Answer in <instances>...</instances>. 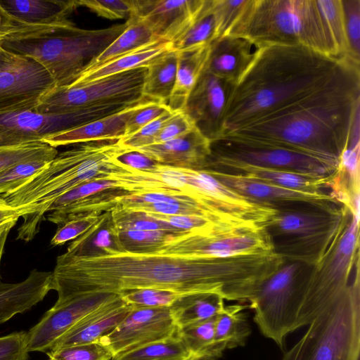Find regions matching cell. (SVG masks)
<instances>
[{
	"instance_id": "1f68e13d",
	"label": "cell",
	"mask_w": 360,
	"mask_h": 360,
	"mask_svg": "<svg viewBox=\"0 0 360 360\" xmlns=\"http://www.w3.org/2000/svg\"><path fill=\"white\" fill-rule=\"evenodd\" d=\"M171 49H172L171 42L164 41L155 42L82 74L70 86L86 84L115 74L140 67H146L155 58Z\"/></svg>"
},
{
	"instance_id": "91938a15",
	"label": "cell",
	"mask_w": 360,
	"mask_h": 360,
	"mask_svg": "<svg viewBox=\"0 0 360 360\" xmlns=\"http://www.w3.org/2000/svg\"><path fill=\"white\" fill-rule=\"evenodd\" d=\"M13 54L0 45V69L12 58Z\"/></svg>"
},
{
	"instance_id": "484cf974",
	"label": "cell",
	"mask_w": 360,
	"mask_h": 360,
	"mask_svg": "<svg viewBox=\"0 0 360 360\" xmlns=\"http://www.w3.org/2000/svg\"><path fill=\"white\" fill-rule=\"evenodd\" d=\"M0 4L11 15L28 24L68 30L77 27L68 18L79 7L77 0H0Z\"/></svg>"
},
{
	"instance_id": "603a6c76",
	"label": "cell",
	"mask_w": 360,
	"mask_h": 360,
	"mask_svg": "<svg viewBox=\"0 0 360 360\" xmlns=\"http://www.w3.org/2000/svg\"><path fill=\"white\" fill-rule=\"evenodd\" d=\"M132 309L133 306L125 302L120 295L77 323L49 351L98 340L120 324Z\"/></svg>"
},
{
	"instance_id": "f6af8a7d",
	"label": "cell",
	"mask_w": 360,
	"mask_h": 360,
	"mask_svg": "<svg viewBox=\"0 0 360 360\" xmlns=\"http://www.w3.org/2000/svg\"><path fill=\"white\" fill-rule=\"evenodd\" d=\"M169 110L167 104L143 98L132 108L126 122L124 137L134 134L143 127Z\"/></svg>"
},
{
	"instance_id": "3957f363",
	"label": "cell",
	"mask_w": 360,
	"mask_h": 360,
	"mask_svg": "<svg viewBox=\"0 0 360 360\" xmlns=\"http://www.w3.org/2000/svg\"><path fill=\"white\" fill-rule=\"evenodd\" d=\"M360 104V70L227 134L340 161Z\"/></svg>"
},
{
	"instance_id": "f35d334b",
	"label": "cell",
	"mask_w": 360,
	"mask_h": 360,
	"mask_svg": "<svg viewBox=\"0 0 360 360\" xmlns=\"http://www.w3.org/2000/svg\"><path fill=\"white\" fill-rule=\"evenodd\" d=\"M57 155L56 148L41 141L0 146V172L22 162L50 161Z\"/></svg>"
},
{
	"instance_id": "44dd1931",
	"label": "cell",
	"mask_w": 360,
	"mask_h": 360,
	"mask_svg": "<svg viewBox=\"0 0 360 360\" xmlns=\"http://www.w3.org/2000/svg\"><path fill=\"white\" fill-rule=\"evenodd\" d=\"M134 150L160 165L191 169H205L212 153L211 141L197 128L179 138Z\"/></svg>"
},
{
	"instance_id": "680465c9",
	"label": "cell",
	"mask_w": 360,
	"mask_h": 360,
	"mask_svg": "<svg viewBox=\"0 0 360 360\" xmlns=\"http://www.w3.org/2000/svg\"><path fill=\"white\" fill-rule=\"evenodd\" d=\"M16 224L15 222L9 223L0 229V281H1V262L6 245V242L10 231Z\"/></svg>"
},
{
	"instance_id": "e0dca14e",
	"label": "cell",
	"mask_w": 360,
	"mask_h": 360,
	"mask_svg": "<svg viewBox=\"0 0 360 360\" xmlns=\"http://www.w3.org/2000/svg\"><path fill=\"white\" fill-rule=\"evenodd\" d=\"M169 307H134L112 330L98 340L114 356L176 335Z\"/></svg>"
},
{
	"instance_id": "7a4b0ae2",
	"label": "cell",
	"mask_w": 360,
	"mask_h": 360,
	"mask_svg": "<svg viewBox=\"0 0 360 360\" xmlns=\"http://www.w3.org/2000/svg\"><path fill=\"white\" fill-rule=\"evenodd\" d=\"M359 65L307 47L256 46L233 85L224 114V135L251 124L345 77Z\"/></svg>"
},
{
	"instance_id": "cb8c5ba5",
	"label": "cell",
	"mask_w": 360,
	"mask_h": 360,
	"mask_svg": "<svg viewBox=\"0 0 360 360\" xmlns=\"http://www.w3.org/2000/svg\"><path fill=\"white\" fill-rule=\"evenodd\" d=\"M52 271L33 269L22 281H0V324L31 309L52 290Z\"/></svg>"
},
{
	"instance_id": "83f0119b",
	"label": "cell",
	"mask_w": 360,
	"mask_h": 360,
	"mask_svg": "<svg viewBox=\"0 0 360 360\" xmlns=\"http://www.w3.org/2000/svg\"><path fill=\"white\" fill-rule=\"evenodd\" d=\"M124 251L111 212L106 211L91 228L70 243L66 253L76 257H94Z\"/></svg>"
},
{
	"instance_id": "5bb4252c",
	"label": "cell",
	"mask_w": 360,
	"mask_h": 360,
	"mask_svg": "<svg viewBox=\"0 0 360 360\" xmlns=\"http://www.w3.org/2000/svg\"><path fill=\"white\" fill-rule=\"evenodd\" d=\"M134 105L108 104L55 113L25 110L0 115V146L41 141L48 136L112 115Z\"/></svg>"
},
{
	"instance_id": "8992f818",
	"label": "cell",
	"mask_w": 360,
	"mask_h": 360,
	"mask_svg": "<svg viewBox=\"0 0 360 360\" xmlns=\"http://www.w3.org/2000/svg\"><path fill=\"white\" fill-rule=\"evenodd\" d=\"M127 26L125 22L101 30L76 27L49 32L10 38L1 46L13 53L33 59L48 72L56 86L66 87L78 79Z\"/></svg>"
},
{
	"instance_id": "277c9868",
	"label": "cell",
	"mask_w": 360,
	"mask_h": 360,
	"mask_svg": "<svg viewBox=\"0 0 360 360\" xmlns=\"http://www.w3.org/2000/svg\"><path fill=\"white\" fill-rule=\"evenodd\" d=\"M119 140H100L81 143L46 163L22 184L0 195L11 206L26 207L30 214L18 229V240H31L51 205L69 191L89 181L112 179L133 173L117 160L127 149Z\"/></svg>"
},
{
	"instance_id": "f546056e",
	"label": "cell",
	"mask_w": 360,
	"mask_h": 360,
	"mask_svg": "<svg viewBox=\"0 0 360 360\" xmlns=\"http://www.w3.org/2000/svg\"><path fill=\"white\" fill-rule=\"evenodd\" d=\"M248 305L243 303L225 305L216 316L214 344L222 356L225 350L243 346L251 333L245 312Z\"/></svg>"
},
{
	"instance_id": "d6a6232c",
	"label": "cell",
	"mask_w": 360,
	"mask_h": 360,
	"mask_svg": "<svg viewBox=\"0 0 360 360\" xmlns=\"http://www.w3.org/2000/svg\"><path fill=\"white\" fill-rule=\"evenodd\" d=\"M224 300L214 293L185 294L180 295L169 309L176 325L181 327L216 316L225 307Z\"/></svg>"
},
{
	"instance_id": "9f6ffc18",
	"label": "cell",
	"mask_w": 360,
	"mask_h": 360,
	"mask_svg": "<svg viewBox=\"0 0 360 360\" xmlns=\"http://www.w3.org/2000/svg\"><path fill=\"white\" fill-rule=\"evenodd\" d=\"M117 160L127 167L141 172H151L160 165L155 160L134 150L124 151L117 157Z\"/></svg>"
},
{
	"instance_id": "ee69618b",
	"label": "cell",
	"mask_w": 360,
	"mask_h": 360,
	"mask_svg": "<svg viewBox=\"0 0 360 360\" xmlns=\"http://www.w3.org/2000/svg\"><path fill=\"white\" fill-rule=\"evenodd\" d=\"M127 304L134 307H169L181 294L157 289L142 288L120 294Z\"/></svg>"
},
{
	"instance_id": "db71d44e",
	"label": "cell",
	"mask_w": 360,
	"mask_h": 360,
	"mask_svg": "<svg viewBox=\"0 0 360 360\" xmlns=\"http://www.w3.org/2000/svg\"><path fill=\"white\" fill-rule=\"evenodd\" d=\"M195 128L194 122L184 111H176L160 129L154 143H165L179 138Z\"/></svg>"
},
{
	"instance_id": "bcb514c9",
	"label": "cell",
	"mask_w": 360,
	"mask_h": 360,
	"mask_svg": "<svg viewBox=\"0 0 360 360\" xmlns=\"http://www.w3.org/2000/svg\"><path fill=\"white\" fill-rule=\"evenodd\" d=\"M57 31H68V30L53 26L26 23L11 15L0 4V45L2 41L10 38Z\"/></svg>"
},
{
	"instance_id": "2e32d148",
	"label": "cell",
	"mask_w": 360,
	"mask_h": 360,
	"mask_svg": "<svg viewBox=\"0 0 360 360\" xmlns=\"http://www.w3.org/2000/svg\"><path fill=\"white\" fill-rule=\"evenodd\" d=\"M120 295L110 292L89 293L55 304L27 332L29 352H48L77 323Z\"/></svg>"
},
{
	"instance_id": "8fae6325",
	"label": "cell",
	"mask_w": 360,
	"mask_h": 360,
	"mask_svg": "<svg viewBox=\"0 0 360 360\" xmlns=\"http://www.w3.org/2000/svg\"><path fill=\"white\" fill-rule=\"evenodd\" d=\"M146 72V67H140L86 84L55 86L32 111L55 113L108 104H136L143 98Z\"/></svg>"
},
{
	"instance_id": "8d00e7d4",
	"label": "cell",
	"mask_w": 360,
	"mask_h": 360,
	"mask_svg": "<svg viewBox=\"0 0 360 360\" xmlns=\"http://www.w3.org/2000/svg\"><path fill=\"white\" fill-rule=\"evenodd\" d=\"M189 358L185 346L175 335L115 355L112 360H188Z\"/></svg>"
},
{
	"instance_id": "9c48e42d",
	"label": "cell",
	"mask_w": 360,
	"mask_h": 360,
	"mask_svg": "<svg viewBox=\"0 0 360 360\" xmlns=\"http://www.w3.org/2000/svg\"><path fill=\"white\" fill-rule=\"evenodd\" d=\"M359 219L351 212L345 229L323 258L302 269L303 301L299 328L308 326L327 307L344 294L359 275Z\"/></svg>"
},
{
	"instance_id": "11a10c76",
	"label": "cell",
	"mask_w": 360,
	"mask_h": 360,
	"mask_svg": "<svg viewBox=\"0 0 360 360\" xmlns=\"http://www.w3.org/2000/svg\"><path fill=\"white\" fill-rule=\"evenodd\" d=\"M146 213L155 219L165 221L174 228L181 231H192L207 230L216 227L225 228L206 218L198 216L169 215L150 212Z\"/></svg>"
},
{
	"instance_id": "b9f144b4",
	"label": "cell",
	"mask_w": 360,
	"mask_h": 360,
	"mask_svg": "<svg viewBox=\"0 0 360 360\" xmlns=\"http://www.w3.org/2000/svg\"><path fill=\"white\" fill-rule=\"evenodd\" d=\"M46 354L49 360H110L114 356L110 349L98 340L58 348Z\"/></svg>"
},
{
	"instance_id": "52a82bcc",
	"label": "cell",
	"mask_w": 360,
	"mask_h": 360,
	"mask_svg": "<svg viewBox=\"0 0 360 360\" xmlns=\"http://www.w3.org/2000/svg\"><path fill=\"white\" fill-rule=\"evenodd\" d=\"M349 214L342 204H292L278 208L265 229L285 260L311 266L323 258Z\"/></svg>"
},
{
	"instance_id": "94428289",
	"label": "cell",
	"mask_w": 360,
	"mask_h": 360,
	"mask_svg": "<svg viewBox=\"0 0 360 360\" xmlns=\"http://www.w3.org/2000/svg\"><path fill=\"white\" fill-rule=\"evenodd\" d=\"M0 141H1V140H0Z\"/></svg>"
},
{
	"instance_id": "4fadbf2b",
	"label": "cell",
	"mask_w": 360,
	"mask_h": 360,
	"mask_svg": "<svg viewBox=\"0 0 360 360\" xmlns=\"http://www.w3.org/2000/svg\"><path fill=\"white\" fill-rule=\"evenodd\" d=\"M273 250V242L266 229L244 230L216 227L170 235L152 254L217 259Z\"/></svg>"
},
{
	"instance_id": "74e56055",
	"label": "cell",
	"mask_w": 360,
	"mask_h": 360,
	"mask_svg": "<svg viewBox=\"0 0 360 360\" xmlns=\"http://www.w3.org/2000/svg\"><path fill=\"white\" fill-rule=\"evenodd\" d=\"M316 3L331 37L337 57L352 62L349 58L342 1L316 0Z\"/></svg>"
},
{
	"instance_id": "60d3db41",
	"label": "cell",
	"mask_w": 360,
	"mask_h": 360,
	"mask_svg": "<svg viewBox=\"0 0 360 360\" xmlns=\"http://www.w3.org/2000/svg\"><path fill=\"white\" fill-rule=\"evenodd\" d=\"M174 234L176 233L163 231L129 230L119 231V238L125 251L152 254Z\"/></svg>"
},
{
	"instance_id": "681fc988",
	"label": "cell",
	"mask_w": 360,
	"mask_h": 360,
	"mask_svg": "<svg viewBox=\"0 0 360 360\" xmlns=\"http://www.w3.org/2000/svg\"><path fill=\"white\" fill-rule=\"evenodd\" d=\"M176 112L169 110L163 113L134 134L120 139V145L124 149L136 150L153 144L160 129Z\"/></svg>"
},
{
	"instance_id": "f5cc1de1",
	"label": "cell",
	"mask_w": 360,
	"mask_h": 360,
	"mask_svg": "<svg viewBox=\"0 0 360 360\" xmlns=\"http://www.w3.org/2000/svg\"><path fill=\"white\" fill-rule=\"evenodd\" d=\"M27 332L20 331L0 337V360H27Z\"/></svg>"
},
{
	"instance_id": "ab89813d",
	"label": "cell",
	"mask_w": 360,
	"mask_h": 360,
	"mask_svg": "<svg viewBox=\"0 0 360 360\" xmlns=\"http://www.w3.org/2000/svg\"><path fill=\"white\" fill-rule=\"evenodd\" d=\"M110 212L118 231H163L176 234L186 231L175 229L167 222L155 219L143 212L129 210L120 206H115Z\"/></svg>"
},
{
	"instance_id": "4dcf8cb0",
	"label": "cell",
	"mask_w": 360,
	"mask_h": 360,
	"mask_svg": "<svg viewBox=\"0 0 360 360\" xmlns=\"http://www.w3.org/2000/svg\"><path fill=\"white\" fill-rule=\"evenodd\" d=\"M126 22L127 26L124 31L91 63L83 73L118 57L162 41L158 39L148 26L140 19L131 16Z\"/></svg>"
},
{
	"instance_id": "5b68a950",
	"label": "cell",
	"mask_w": 360,
	"mask_h": 360,
	"mask_svg": "<svg viewBox=\"0 0 360 360\" xmlns=\"http://www.w3.org/2000/svg\"><path fill=\"white\" fill-rule=\"evenodd\" d=\"M226 35L247 39L256 46H302L338 58L316 0H248Z\"/></svg>"
},
{
	"instance_id": "d6986e66",
	"label": "cell",
	"mask_w": 360,
	"mask_h": 360,
	"mask_svg": "<svg viewBox=\"0 0 360 360\" xmlns=\"http://www.w3.org/2000/svg\"><path fill=\"white\" fill-rule=\"evenodd\" d=\"M205 0H132L131 16L145 22L159 39L172 44L189 27Z\"/></svg>"
},
{
	"instance_id": "7bdbcfd3",
	"label": "cell",
	"mask_w": 360,
	"mask_h": 360,
	"mask_svg": "<svg viewBox=\"0 0 360 360\" xmlns=\"http://www.w3.org/2000/svg\"><path fill=\"white\" fill-rule=\"evenodd\" d=\"M349 58L354 63L360 62V0H341Z\"/></svg>"
},
{
	"instance_id": "9a60e30c",
	"label": "cell",
	"mask_w": 360,
	"mask_h": 360,
	"mask_svg": "<svg viewBox=\"0 0 360 360\" xmlns=\"http://www.w3.org/2000/svg\"><path fill=\"white\" fill-rule=\"evenodd\" d=\"M55 86L39 63L14 53L0 69V115L34 110L44 95Z\"/></svg>"
},
{
	"instance_id": "6f0895ef",
	"label": "cell",
	"mask_w": 360,
	"mask_h": 360,
	"mask_svg": "<svg viewBox=\"0 0 360 360\" xmlns=\"http://www.w3.org/2000/svg\"><path fill=\"white\" fill-rule=\"evenodd\" d=\"M29 214L27 208L11 206L0 196V229L9 223H17L20 217L23 219Z\"/></svg>"
},
{
	"instance_id": "836d02e7",
	"label": "cell",
	"mask_w": 360,
	"mask_h": 360,
	"mask_svg": "<svg viewBox=\"0 0 360 360\" xmlns=\"http://www.w3.org/2000/svg\"><path fill=\"white\" fill-rule=\"evenodd\" d=\"M177 51L169 50L152 60L147 66L142 96L168 103L175 83L177 69Z\"/></svg>"
},
{
	"instance_id": "7402d4cb",
	"label": "cell",
	"mask_w": 360,
	"mask_h": 360,
	"mask_svg": "<svg viewBox=\"0 0 360 360\" xmlns=\"http://www.w3.org/2000/svg\"><path fill=\"white\" fill-rule=\"evenodd\" d=\"M205 169L232 172L249 179L304 191H323L328 188L330 176L321 177L246 163L209 158Z\"/></svg>"
},
{
	"instance_id": "4316f807",
	"label": "cell",
	"mask_w": 360,
	"mask_h": 360,
	"mask_svg": "<svg viewBox=\"0 0 360 360\" xmlns=\"http://www.w3.org/2000/svg\"><path fill=\"white\" fill-rule=\"evenodd\" d=\"M135 105L73 129L48 136L41 141L56 148L60 146L92 141L120 140L124 137L126 122Z\"/></svg>"
},
{
	"instance_id": "7c38bea8",
	"label": "cell",
	"mask_w": 360,
	"mask_h": 360,
	"mask_svg": "<svg viewBox=\"0 0 360 360\" xmlns=\"http://www.w3.org/2000/svg\"><path fill=\"white\" fill-rule=\"evenodd\" d=\"M210 158L327 177L338 169L339 162L226 134L211 142Z\"/></svg>"
},
{
	"instance_id": "d4e9b609",
	"label": "cell",
	"mask_w": 360,
	"mask_h": 360,
	"mask_svg": "<svg viewBox=\"0 0 360 360\" xmlns=\"http://www.w3.org/2000/svg\"><path fill=\"white\" fill-rule=\"evenodd\" d=\"M256 46L247 39L221 37L210 45L205 71L235 83L250 63Z\"/></svg>"
},
{
	"instance_id": "30bf717a",
	"label": "cell",
	"mask_w": 360,
	"mask_h": 360,
	"mask_svg": "<svg viewBox=\"0 0 360 360\" xmlns=\"http://www.w3.org/2000/svg\"><path fill=\"white\" fill-rule=\"evenodd\" d=\"M302 263L290 261L266 280L248 303L262 334L280 348L286 337L298 329L302 306L300 274Z\"/></svg>"
},
{
	"instance_id": "e575fe53",
	"label": "cell",
	"mask_w": 360,
	"mask_h": 360,
	"mask_svg": "<svg viewBox=\"0 0 360 360\" xmlns=\"http://www.w3.org/2000/svg\"><path fill=\"white\" fill-rule=\"evenodd\" d=\"M215 318L177 328L176 335L188 351V360H217L221 356L214 344Z\"/></svg>"
},
{
	"instance_id": "7dc6e473",
	"label": "cell",
	"mask_w": 360,
	"mask_h": 360,
	"mask_svg": "<svg viewBox=\"0 0 360 360\" xmlns=\"http://www.w3.org/2000/svg\"><path fill=\"white\" fill-rule=\"evenodd\" d=\"M49 161L32 160L22 162L0 172V195L22 184Z\"/></svg>"
},
{
	"instance_id": "c3c4849f",
	"label": "cell",
	"mask_w": 360,
	"mask_h": 360,
	"mask_svg": "<svg viewBox=\"0 0 360 360\" xmlns=\"http://www.w3.org/2000/svg\"><path fill=\"white\" fill-rule=\"evenodd\" d=\"M248 1V0H212L219 38L229 33L239 18Z\"/></svg>"
},
{
	"instance_id": "f1b7e54d",
	"label": "cell",
	"mask_w": 360,
	"mask_h": 360,
	"mask_svg": "<svg viewBox=\"0 0 360 360\" xmlns=\"http://www.w3.org/2000/svg\"><path fill=\"white\" fill-rule=\"evenodd\" d=\"M210 46L177 51L175 83L167 105L172 111H184L187 100L205 70Z\"/></svg>"
},
{
	"instance_id": "d590c367",
	"label": "cell",
	"mask_w": 360,
	"mask_h": 360,
	"mask_svg": "<svg viewBox=\"0 0 360 360\" xmlns=\"http://www.w3.org/2000/svg\"><path fill=\"white\" fill-rule=\"evenodd\" d=\"M219 38L212 0L204 4L186 32L172 43V49L181 51L210 46Z\"/></svg>"
},
{
	"instance_id": "ba28073f",
	"label": "cell",
	"mask_w": 360,
	"mask_h": 360,
	"mask_svg": "<svg viewBox=\"0 0 360 360\" xmlns=\"http://www.w3.org/2000/svg\"><path fill=\"white\" fill-rule=\"evenodd\" d=\"M360 275L308 325L281 360H359Z\"/></svg>"
},
{
	"instance_id": "ffe728a7",
	"label": "cell",
	"mask_w": 360,
	"mask_h": 360,
	"mask_svg": "<svg viewBox=\"0 0 360 360\" xmlns=\"http://www.w3.org/2000/svg\"><path fill=\"white\" fill-rule=\"evenodd\" d=\"M220 182L250 200L276 209L297 203L341 204L324 191H304L288 188L242 175L208 169Z\"/></svg>"
},
{
	"instance_id": "ac0fdd59",
	"label": "cell",
	"mask_w": 360,
	"mask_h": 360,
	"mask_svg": "<svg viewBox=\"0 0 360 360\" xmlns=\"http://www.w3.org/2000/svg\"><path fill=\"white\" fill-rule=\"evenodd\" d=\"M233 85L204 70L187 100L184 111L211 142L224 134V114Z\"/></svg>"
},
{
	"instance_id": "f907efd6",
	"label": "cell",
	"mask_w": 360,
	"mask_h": 360,
	"mask_svg": "<svg viewBox=\"0 0 360 360\" xmlns=\"http://www.w3.org/2000/svg\"><path fill=\"white\" fill-rule=\"evenodd\" d=\"M79 6L88 8L98 15L117 20L130 17L133 11L132 0H77Z\"/></svg>"
},
{
	"instance_id": "6da1fadb",
	"label": "cell",
	"mask_w": 360,
	"mask_h": 360,
	"mask_svg": "<svg viewBox=\"0 0 360 360\" xmlns=\"http://www.w3.org/2000/svg\"><path fill=\"white\" fill-rule=\"evenodd\" d=\"M281 264L273 251L217 259L127 251L94 257L65 252L56 259L51 288L58 293L56 304L85 294L120 295L142 288L214 293L249 303Z\"/></svg>"
},
{
	"instance_id": "816d5d0a",
	"label": "cell",
	"mask_w": 360,
	"mask_h": 360,
	"mask_svg": "<svg viewBox=\"0 0 360 360\" xmlns=\"http://www.w3.org/2000/svg\"><path fill=\"white\" fill-rule=\"evenodd\" d=\"M101 214L91 213L78 217L59 226L51 240L52 246L62 245L66 242L75 240L91 228L98 220Z\"/></svg>"
}]
</instances>
